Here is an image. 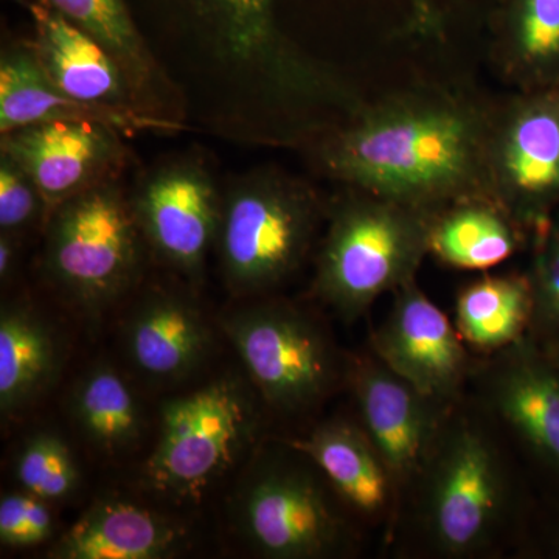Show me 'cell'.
Here are the masks:
<instances>
[{
	"instance_id": "obj_1",
	"label": "cell",
	"mask_w": 559,
	"mask_h": 559,
	"mask_svg": "<svg viewBox=\"0 0 559 559\" xmlns=\"http://www.w3.org/2000/svg\"><path fill=\"white\" fill-rule=\"evenodd\" d=\"M492 103L430 87L388 95L334 132L320 160L347 189L430 213L489 197L485 142Z\"/></svg>"
},
{
	"instance_id": "obj_2",
	"label": "cell",
	"mask_w": 559,
	"mask_h": 559,
	"mask_svg": "<svg viewBox=\"0 0 559 559\" xmlns=\"http://www.w3.org/2000/svg\"><path fill=\"white\" fill-rule=\"evenodd\" d=\"M496 429L479 403L469 407L465 399L448 412L395 527L407 522L421 554L491 557L506 540L520 539L532 507Z\"/></svg>"
},
{
	"instance_id": "obj_3",
	"label": "cell",
	"mask_w": 559,
	"mask_h": 559,
	"mask_svg": "<svg viewBox=\"0 0 559 559\" xmlns=\"http://www.w3.org/2000/svg\"><path fill=\"white\" fill-rule=\"evenodd\" d=\"M433 213L347 189L320 245L312 294L353 323L374 301L417 280L429 255Z\"/></svg>"
},
{
	"instance_id": "obj_4",
	"label": "cell",
	"mask_w": 559,
	"mask_h": 559,
	"mask_svg": "<svg viewBox=\"0 0 559 559\" xmlns=\"http://www.w3.org/2000/svg\"><path fill=\"white\" fill-rule=\"evenodd\" d=\"M322 219L318 194L299 180L264 173L238 183L223 200L216 237L231 293L261 296L293 277Z\"/></svg>"
},
{
	"instance_id": "obj_5",
	"label": "cell",
	"mask_w": 559,
	"mask_h": 559,
	"mask_svg": "<svg viewBox=\"0 0 559 559\" xmlns=\"http://www.w3.org/2000/svg\"><path fill=\"white\" fill-rule=\"evenodd\" d=\"M286 452L261 463L238 496L237 520L249 546L271 559L347 557L359 549L356 518L318 466Z\"/></svg>"
},
{
	"instance_id": "obj_6",
	"label": "cell",
	"mask_w": 559,
	"mask_h": 559,
	"mask_svg": "<svg viewBox=\"0 0 559 559\" xmlns=\"http://www.w3.org/2000/svg\"><path fill=\"white\" fill-rule=\"evenodd\" d=\"M223 330L261 400L282 414L316 409L347 382L348 356L290 301H253L224 316Z\"/></svg>"
},
{
	"instance_id": "obj_7",
	"label": "cell",
	"mask_w": 559,
	"mask_h": 559,
	"mask_svg": "<svg viewBox=\"0 0 559 559\" xmlns=\"http://www.w3.org/2000/svg\"><path fill=\"white\" fill-rule=\"evenodd\" d=\"M142 237L116 183H98L51 213L46 270L76 307L97 314L130 288Z\"/></svg>"
},
{
	"instance_id": "obj_8",
	"label": "cell",
	"mask_w": 559,
	"mask_h": 559,
	"mask_svg": "<svg viewBox=\"0 0 559 559\" xmlns=\"http://www.w3.org/2000/svg\"><path fill=\"white\" fill-rule=\"evenodd\" d=\"M252 390L237 378L210 382L168 401L146 479L160 495L201 498L235 465L259 426Z\"/></svg>"
},
{
	"instance_id": "obj_9",
	"label": "cell",
	"mask_w": 559,
	"mask_h": 559,
	"mask_svg": "<svg viewBox=\"0 0 559 559\" xmlns=\"http://www.w3.org/2000/svg\"><path fill=\"white\" fill-rule=\"evenodd\" d=\"M485 175L489 197L533 235L559 205V86L492 103Z\"/></svg>"
},
{
	"instance_id": "obj_10",
	"label": "cell",
	"mask_w": 559,
	"mask_h": 559,
	"mask_svg": "<svg viewBox=\"0 0 559 559\" xmlns=\"http://www.w3.org/2000/svg\"><path fill=\"white\" fill-rule=\"evenodd\" d=\"M369 347L423 395L447 406L466 399L480 360L471 356L455 323L417 280L393 293L392 310L371 334Z\"/></svg>"
},
{
	"instance_id": "obj_11",
	"label": "cell",
	"mask_w": 559,
	"mask_h": 559,
	"mask_svg": "<svg viewBox=\"0 0 559 559\" xmlns=\"http://www.w3.org/2000/svg\"><path fill=\"white\" fill-rule=\"evenodd\" d=\"M481 409L559 487V373L532 337L480 358Z\"/></svg>"
},
{
	"instance_id": "obj_12",
	"label": "cell",
	"mask_w": 559,
	"mask_h": 559,
	"mask_svg": "<svg viewBox=\"0 0 559 559\" xmlns=\"http://www.w3.org/2000/svg\"><path fill=\"white\" fill-rule=\"evenodd\" d=\"M347 384L359 423L384 459L403 509L452 406L423 395L370 347L348 356Z\"/></svg>"
},
{
	"instance_id": "obj_13",
	"label": "cell",
	"mask_w": 559,
	"mask_h": 559,
	"mask_svg": "<svg viewBox=\"0 0 559 559\" xmlns=\"http://www.w3.org/2000/svg\"><path fill=\"white\" fill-rule=\"evenodd\" d=\"M132 207L154 252L197 277L218 237L223 209L207 170L194 160L164 165L143 180Z\"/></svg>"
},
{
	"instance_id": "obj_14",
	"label": "cell",
	"mask_w": 559,
	"mask_h": 559,
	"mask_svg": "<svg viewBox=\"0 0 559 559\" xmlns=\"http://www.w3.org/2000/svg\"><path fill=\"white\" fill-rule=\"evenodd\" d=\"M2 153L31 176L49 215L76 194L108 182L124 157L119 131L69 120L5 132Z\"/></svg>"
},
{
	"instance_id": "obj_15",
	"label": "cell",
	"mask_w": 559,
	"mask_h": 559,
	"mask_svg": "<svg viewBox=\"0 0 559 559\" xmlns=\"http://www.w3.org/2000/svg\"><path fill=\"white\" fill-rule=\"evenodd\" d=\"M285 443L318 466L356 520L384 528L388 540L392 538L401 510L399 491L359 419H330Z\"/></svg>"
},
{
	"instance_id": "obj_16",
	"label": "cell",
	"mask_w": 559,
	"mask_h": 559,
	"mask_svg": "<svg viewBox=\"0 0 559 559\" xmlns=\"http://www.w3.org/2000/svg\"><path fill=\"white\" fill-rule=\"evenodd\" d=\"M25 3L35 31L31 49L58 90L92 105L134 109L128 102L130 79L100 40L43 3Z\"/></svg>"
},
{
	"instance_id": "obj_17",
	"label": "cell",
	"mask_w": 559,
	"mask_h": 559,
	"mask_svg": "<svg viewBox=\"0 0 559 559\" xmlns=\"http://www.w3.org/2000/svg\"><path fill=\"white\" fill-rule=\"evenodd\" d=\"M210 342L212 334L202 312L176 294H150L124 325L128 358L154 382L189 377L207 356Z\"/></svg>"
},
{
	"instance_id": "obj_18",
	"label": "cell",
	"mask_w": 559,
	"mask_h": 559,
	"mask_svg": "<svg viewBox=\"0 0 559 559\" xmlns=\"http://www.w3.org/2000/svg\"><path fill=\"white\" fill-rule=\"evenodd\" d=\"M94 121L131 134L171 130L170 121L151 119L135 109L92 105L58 90L40 69L33 51L3 55L0 62V131L20 130L46 121Z\"/></svg>"
},
{
	"instance_id": "obj_19",
	"label": "cell",
	"mask_w": 559,
	"mask_h": 559,
	"mask_svg": "<svg viewBox=\"0 0 559 559\" xmlns=\"http://www.w3.org/2000/svg\"><path fill=\"white\" fill-rule=\"evenodd\" d=\"M183 544L179 524L138 503L95 502L50 550L58 559H160Z\"/></svg>"
},
{
	"instance_id": "obj_20",
	"label": "cell",
	"mask_w": 559,
	"mask_h": 559,
	"mask_svg": "<svg viewBox=\"0 0 559 559\" xmlns=\"http://www.w3.org/2000/svg\"><path fill=\"white\" fill-rule=\"evenodd\" d=\"M532 240V231L491 197L468 198L433 213L429 255L452 270L488 271Z\"/></svg>"
},
{
	"instance_id": "obj_21",
	"label": "cell",
	"mask_w": 559,
	"mask_h": 559,
	"mask_svg": "<svg viewBox=\"0 0 559 559\" xmlns=\"http://www.w3.org/2000/svg\"><path fill=\"white\" fill-rule=\"evenodd\" d=\"M491 55L518 91L559 86V0H500Z\"/></svg>"
},
{
	"instance_id": "obj_22",
	"label": "cell",
	"mask_w": 559,
	"mask_h": 559,
	"mask_svg": "<svg viewBox=\"0 0 559 559\" xmlns=\"http://www.w3.org/2000/svg\"><path fill=\"white\" fill-rule=\"evenodd\" d=\"M533 311L527 271L487 274L459 290L454 323L471 352L487 358L530 336Z\"/></svg>"
},
{
	"instance_id": "obj_23",
	"label": "cell",
	"mask_w": 559,
	"mask_h": 559,
	"mask_svg": "<svg viewBox=\"0 0 559 559\" xmlns=\"http://www.w3.org/2000/svg\"><path fill=\"white\" fill-rule=\"evenodd\" d=\"M61 352L46 320L27 305L0 314V409L3 417L27 409L50 388Z\"/></svg>"
},
{
	"instance_id": "obj_24",
	"label": "cell",
	"mask_w": 559,
	"mask_h": 559,
	"mask_svg": "<svg viewBox=\"0 0 559 559\" xmlns=\"http://www.w3.org/2000/svg\"><path fill=\"white\" fill-rule=\"evenodd\" d=\"M72 411L81 432L102 451L117 454L139 439L142 415L134 390L108 364L92 367L81 378Z\"/></svg>"
},
{
	"instance_id": "obj_25",
	"label": "cell",
	"mask_w": 559,
	"mask_h": 559,
	"mask_svg": "<svg viewBox=\"0 0 559 559\" xmlns=\"http://www.w3.org/2000/svg\"><path fill=\"white\" fill-rule=\"evenodd\" d=\"M57 11L62 17L91 33L116 57L128 79L143 83L151 64L128 0H25Z\"/></svg>"
},
{
	"instance_id": "obj_26",
	"label": "cell",
	"mask_w": 559,
	"mask_h": 559,
	"mask_svg": "<svg viewBox=\"0 0 559 559\" xmlns=\"http://www.w3.org/2000/svg\"><path fill=\"white\" fill-rule=\"evenodd\" d=\"M14 476L24 491L47 502L69 498L80 481L72 451L53 432H38L25 440L14 460Z\"/></svg>"
},
{
	"instance_id": "obj_27",
	"label": "cell",
	"mask_w": 559,
	"mask_h": 559,
	"mask_svg": "<svg viewBox=\"0 0 559 559\" xmlns=\"http://www.w3.org/2000/svg\"><path fill=\"white\" fill-rule=\"evenodd\" d=\"M528 278L533 311L530 337L543 344L559 340V218H551L533 235Z\"/></svg>"
},
{
	"instance_id": "obj_28",
	"label": "cell",
	"mask_w": 559,
	"mask_h": 559,
	"mask_svg": "<svg viewBox=\"0 0 559 559\" xmlns=\"http://www.w3.org/2000/svg\"><path fill=\"white\" fill-rule=\"evenodd\" d=\"M53 522L47 500L32 492H14L0 500V540L3 546H38L51 536Z\"/></svg>"
},
{
	"instance_id": "obj_29",
	"label": "cell",
	"mask_w": 559,
	"mask_h": 559,
	"mask_svg": "<svg viewBox=\"0 0 559 559\" xmlns=\"http://www.w3.org/2000/svg\"><path fill=\"white\" fill-rule=\"evenodd\" d=\"M46 212L43 197L21 165L2 153L0 157V229L17 235Z\"/></svg>"
},
{
	"instance_id": "obj_30",
	"label": "cell",
	"mask_w": 559,
	"mask_h": 559,
	"mask_svg": "<svg viewBox=\"0 0 559 559\" xmlns=\"http://www.w3.org/2000/svg\"><path fill=\"white\" fill-rule=\"evenodd\" d=\"M521 554L559 559V516H538L530 511L516 546Z\"/></svg>"
},
{
	"instance_id": "obj_31",
	"label": "cell",
	"mask_w": 559,
	"mask_h": 559,
	"mask_svg": "<svg viewBox=\"0 0 559 559\" xmlns=\"http://www.w3.org/2000/svg\"><path fill=\"white\" fill-rule=\"evenodd\" d=\"M16 235L7 234L2 231L0 237V278L5 282L10 277L11 271H13L14 260H16Z\"/></svg>"
},
{
	"instance_id": "obj_32",
	"label": "cell",
	"mask_w": 559,
	"mask_h": 559,
	"mask_svg": "<svg viewBox=\"0 0 559 559\" xmlns=\"http://www.w3.org/2000/svg\"><path fill=\"white\" fill-rule=\"evenodd\" d=\"M538 344V342H536ZM538 347L543 349L546 358L550 360L551 366L555 367V370L559 373V340L543 342V344H538Z\"/></svg>"
}]
</instances>
